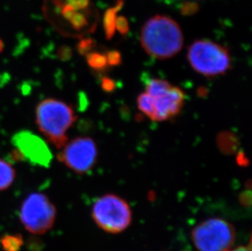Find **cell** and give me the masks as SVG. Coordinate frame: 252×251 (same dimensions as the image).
<instances>
[{
	"mask_svg": "<svg viewBox=\"0 0 252 251\" xmlns=\"http://www.w3.org/2000/svg\"><path fill=\"white\" fill-rule=\"evenodd\" d=\"M140 41L144 51L153 58L171 59L183 48V31L176 20L165 15H156L143 25Z\"/></svg>",
	"mask_w": 252,
	"mask_h": 251,
	"instance_id": "1",
	"label": "cell"
},
{
	"mask_svg": "<svg viewBox=\"0 0 252 251\" xmlns=\"http://www.w3.org/2000/svg\"><path fill=\"white\" fill-rule=\"evenodd\" d=\"M36 124L48 142L58 150L68 142L67 132L76 121L69 104L57 99H45L36 107Z\"/></svg>",
	"mask_w": 252,
	"mask_h": 251,
	"instance_id": "2",
	"label": "cell"
},
{
	"mask_svg": "<svg viewBox=\"0 0 252 251\" xmlns=\"http://www.w3.org/2000/svg\"><path fill=\"white\" fill-rule=\"evenodd\" d=\"M187 61L193 71L207 78L224 75L232 66L228 48L208 39H197L191 43Z\"/></svg>",
	"mask_w": 252,
	"mask_h": 251,
	"instance_id": "3",
	"label": "cell"
},
{
	"mask_svg": "<svg viewBox=\"0 0 252 251\" xmlns=\"http://www.w3.org/2000/svg\"><path fill=\"white\" fill-rule=\"evenodd\" d=\"M92 216L100 228L110 233H118L126 229L132 217L128 203L115 194L99 197L93 205Z\"/></svg>",
	"mask_w": 252,
	"mask_h": 251,
	"instance_id": "4",
	"label": "cell"
},
{
	"mask_svg": "<svg viewBox=\"0 0 252 251\" xmlns=\"http://www.w3.org/2000/svg\"><path fill=\"white\" fill-rule=\"evenodd\" d=\"M20 220L32 234H44L53 227L57 210L53 202L43 193L33 192L22 202Z\"/></svg>",
	"mask_w": 252,
	"mask_h": 251,
	"instance_id": "5",
	"label": "cell"
},
{
	"mask_svg": "<svg viewBox=\"0 0 252 251\" xmlns=\"http://www.w3.org/2000/svg\"><path fill=\"white\" fill-rule=\"evenodd\" d=\"M199 251H228L235 241V230L221 219H209L200 223L192 232Z\"/></svg>",
	"mask_w": 252,
	"mask_h": 251,
	"instance_id": "6",
	"label": "cell"
},
{
	"mask_svg": "<svg viewBox=\"0 0 252 251\" xmlns=\"http://www.w3.org/2000/svg\"><path fill=\"white\" fill-rule=\"evenodd\" d=\"M98 158L96 143L90 137H77L61 149L58 159L69 170L86 174L94 167Z\"/></svg>",
	"mask_w": 252,
	"mask_h": 251,
	"instance_id": "7",
	"label": "cell"
},
{
	"mask_svg": "<svg viewBox=\"0 0 252 251\" xmlns=\"http://www.w3.org/2000/svg\"><path fill=\"white\" fill-rule=\"evenodd\" d=\"M17 158H22L36 166L48 167L53 155L45 140L34 133L22 130L16 133L12 139Z\"/></svg>",
	"mask_w": 252,
	"mask_h": 251,
	"instance_id": "8",
	"label": "cell"
},
{
	"mask_svg": "<svg viewBox=\"0 0 252 251\" xmlns=\"http://www.w3.org/2000/svg\"><path fill=\"white\" fill-rule=\"evenodd\" d=\"M154 100L155 113L151 120L155 122L167 121L181 113L186 100V94L181 88L171 86L167 92L154 98Z\"/></svg>",
	"mask_w": 252,
	"mask_h": 251,
	"instance_id": "9",
	"label": "cell"
},
{
	"mask_svg": "<svg viewBox=\"0 0 252 251\" xmlns=\"http://www.w3.org/2000/svg\"><path fill=\"white\" fill-rule=\"evenodd\" d=\"M124 4V0H118L114 7H110L105 11L103 17V27L105 31V38L110 40L116 32V20L118 12Z\"/></svg>",
	"mask_w": 252,
	"mask_h": 251,
	"instance_id": "10",
	"label": "cell"
},
{
	"mask_svg": "<svg viewBox=\"0 0 252 251\" xmlns=\"http://www.w3.org/2000/svg\"><path fill=\"white\" fill-rule=\"evenodd\" d=\"M16 171L12 165L0 157V192L7 189L14 182Z\"/></svg>",
	"mask_w": 252,
	"mask_h": 251,
	"instance_id": "11",
	"label": "cell"
},
{
	"mask_svg": "<svg viewBox=\"0 0 252 251\" xmlns=\"http://www.w3.org/2000/svg\"><path fill=\"white\" fill-rule=\"evenodd\" d=\"M217 145L222 153L233 154L238 147V137L233 133L228 131L220 133L217 137Z\"/></svg>",
	"mask_w": 252,
	"mask_h": 251,
	"instance_id": "12",
	"label": "cell"
},
{
	"mask_svg": "<svg viewBox=\"0 0 252 251\" xmlns=\"http://www.w3.org/2000/svg\"><path fill=\"white\" fill-rule=\"evenodd\" d=\"M88 66L96 72H104L109 68L106 53L93 50L86 55Z\"/></svg>",
	"mask_w": 252,
	"mask_h": 251,
	"instance_id": "13",
	"label": "cell"
},
{
	"mask_svg": "<svg viewBox=\"0 0 252 251\" xmlns=\"http://www.w3.org/2000/svg\"><path fill=\"white\" fill-rule=\"evenodd\" d=\"M171 83L161 78L149 79L145 86V93L155 98L162 95L171 88Z\"/></svg>",
	"mask_w": 252,
	"mask_h": 251,
	"instance_id": "14",
	"label": "cell"
},
{
	"mask_svg": "<svg viewBox=\"0 0 252 251\" xmlns=\"http://www.w3.org/2000/svg\"><path fill=\"white\" fill-rule=\"evenodd\" d=\"M137 107L143 114L148 117L149 119H152L154 113H155V100L151 95L148 93H140L136 100Z\"/></svg>",
	"mask_w": 252,
	"mask_h": 251,
	"instance_id": "15",
	"label": "cell"
},
{
	"mask_svg": "<svg viewBox=\"0 0 252 251\" xmlns=\"http://www.w3.org/2000/svg\"><path fill=\"white\" fill-rule=\"evenodd\" d=\"M0 243L4 251H19L24 244V240L21 234L5 235Z\"/></svg>",
	"mask_w": 252,
	"mask_h": 251,
	"instance_id": "16",
	"label": "cell"
},
{
	"mask_svg": "<svg viewBox=\"0 0 252 251\" xmlns=\"http://www.w3.org/2000/svg\"><path fill=\"white\" fill-rule=\"evenodd\" d=\"M96 43L93 38H83L79 41L78 45H77V50L79 52V54L86 55L88 54L89 52H93L94 48H95Z\"/></svg>",
	"mask_w": 252,
	"mask_h": 251,
	"instance_id": "17",
	"label": "cell"
},
{
	"mask_svg": "<svg viewBox=\"0 0 252 251\" xmlns=\"http://www.w3.org/2000/svg\"><path fill=\"white\" fill-rule=\"evenodd\" d=\"M199 4L193 1H186L183 2L181 7V13L186 17H191L195 15L199 11Z\"/></svg>",
	"mask_w": 252,
	"mask_h": 251,
	"instance_id": "18",
	"label": "cell"
},
{
	"mask_svg": "<svg viewBox=\"0 0 252 251\" xmlns=\"http://www.w3.org/2000/svg\"><path fill=\"white\" fill-rule=\"evenodd\" d=\"M106 58L109 67L119 66L122 64V54L118 50H111L106 52Z\"/></svg>",
	"mask_w": 252,
	"mask_h": 251,
	"instance_id": "19",
	"label": "cell"
},
{
	"mask_svg": "<svg viewBox=\"0 0 252 251\" xmlns=\"http://www.w3.org/2000/svg\"><path fill=\"white\" fill-rule=\"evenodd\" d=\"M115 27H116V31H118L121 35H126L130 30L128 20L126 19V17L124 16L117 17Z\"/></svg>",
	"mask_w": 252,
	"mask_h": 251,
	"instance_id": "20",
	"label": "cell"
},
{
	"mask_svg": "<svg viewBox=\"0 0 252 251\" xmlns=\"http://www.w3.org/2000/svg\"><path fill=\"white\" fill-rule=\"evenodd\" d=\"M101 88L105 93H113L116 88V83L109 77H104L101 79Z\"/></svg>",
	"mask_w": 252,
	"mask_h": 251,
	"instance_id": "21",
	"label": "cell"
},
{
	"mask_svg": "<svg viewBox=\"0 0 252 251\" xmlns=\"http://www.w3.org/2000/svg\"><path fill=\"white\" fill-rule=\"evenodd\" d=\"M239 201L243 206H246V207L250 206L251 203H252V193H251L250 191L243 192L239 196Z\"/></svg>",
	"mask_w": 252,
	"mask_h": 251,
	"instance_id": "22",
	"label": "cell"
},
{
	"mask_svg": "<svg viewBox=\"0 0 252 251\" xmlns=\"http://www.w3.org/2000/svg\"><path fill=\"white\" fill-rule=\"evenodd\" d=\"M237 161H238V163L240 166H246L248 164V160L246 159L245 154H243V153H238Z\"/></svg>",
	"mask_w": 252,
	"mask_h": 251,
	"instance_id": "23",
	"label": "cell"
},
{
	"mask_svg": "<svg viewBox=\"0 0 252 251\" xmlns=\"http://www.w3.org/2000/svg\"><path fill=\"white\" fill-rule=\"evenodd\" d=\"M59 53L63 56V57H69L71 55V51L67 47H63V48H61Z\"/></svg>",
	"mask_w": 252,
	"mask_h": 251,
	"instance_id": "24",
	"label": "cell"
},
{
	"mask_svg": "<svg viewBox=\"0 0 252 251\" xmlns=\"http://www.w3.org/2000/svg\"><path fill=\"white\" fill-rule=\"evenodd\" d=\"M251 251V248H247V247H238L236 249L233 250V251Z\"/></svg>",
	"mask_w": 252,
	"mask_h": 251,
	"instance_id": "25",
	"label": "cell"
},
{
	"mask_svg": "<svg viewBox=\"0 0 252 251\" xmlns=\"http://www.w3.org/2000/svg\"><path fill=\"white\" fill-rule=\"evenodd\" d=\"M3 48H4V44H3L2 39L0 38V53L2 52Z\"/></svg>",
	"mask_w": 252,
	"mask_h": 251,
	"instance_id": "26",
	"label": "cell"
}]
</instances>
